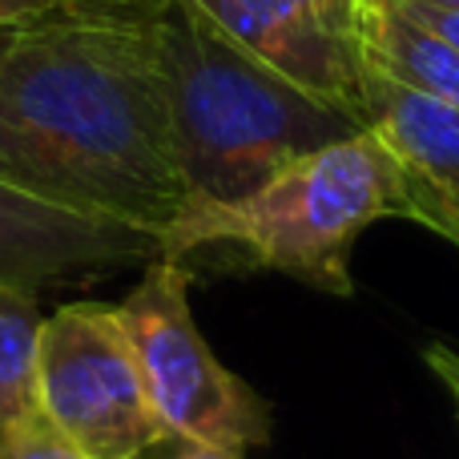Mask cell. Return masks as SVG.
<instances>
[{"label":"cell","mask_w":459,"mask_h":459,"mask_svg":"<svg viewBox=\"0 0 459 459\" xmlns=\"http://www.w3.org/2000/svg\"><path fill=\"white\" fill-rule=\"evenodd\" d=\"M0 182L166 234L190 206L145 0H56L0 48Z\"/></svg>","instance_id":"obj_1"},{"label":"cell","mask_w":459,"mask_h":459,"mask_svg":"<svg viewBox=\"0 0 459 459\" xmlns=\"http://www.w3.org/2000/svg\"><path fill=\"white\" fill-rule=\"evenodd\" d=\"M145 13L190 206L242 198L302 153L363 129L238 48L186 0H145Z\"/></svg>","instance_id":"obj_2"},{"label":"cell","mask_w":459,"mask_h":459,"mask_svg":"<svg viewBox=\"0 0 459 459\" xmlns=\"http://www.w3.org/2000/svg\"><path fill=\"white\" fill-rule=\"evenodd\" d=\"M383 218H407V169L359 129L302 153L242 198L186 206L161 234V258L238 246L262 270L351 294V250Z\"/></svg>","instance_id":"obj_3"},{"label":"cell","mask_w":459,"mask_h":459,"mask_svg":"<svg viewBox=\"0 0 459 459\" xmlns=\"http://www.w3.org/2000/svg\"><path fill=\"white\" fill-rule=\"evenodd\" d=\"M117 318L142 367V383L169 439L222 452L270 444V407L214 355L190 310V270L182 258H153L117 302Z\"/></svg>","instance_id":"obj_4"},{"label":"cell","mask_w":459,"mask_h":459,"mask_svg":"<svg viewBox=\"0 0 459 459\" xmlns=\"http://www.w3.org/2000/svg\"><path fill=\"white\" fill-rule=\"evenodd\" d=\"M32 399L89 459H142L169 444L113 307L69 302L40 323Z\"/></svg>","instance_id":"obj_5"},{"label":"cell","mask_w":459,"mask_h":459,"mask_svg":"<svg viewBox=\"0 0 459 459\" xmlns=\"http://www.w3.org/2000/svg\"><path fill=\"white\" fill-rule=\"evenodd\" d=\"M238 48L363 126L367 0H186Z\"/></svg>","instance_id":"obj_6"},{"label":"cell","mask_w":459,"mask_h":459,"mask_svg":"<svg viewBox=\"0 0 459 459\" xmlns=\"http://www.w3.org/2000/svg\"><path fill=\"white\" fill-rule=\"evenodd\" d=\"M153 258H161L153 230L81 214L0 182V294L37 299L45 286Z\"/></svg>","instance_id":"obj_7"},{"label":"cell","mask_w":459,"mask_h":459,"mask_svg":"<svg viewBox=\"0 0 459 459\" xmlns=\"http://www.w3.org/2000/svg\"><path fill=\"white\" fill-rule=\"evenodd\" d=\"M363 129L411 178L459 190V109L431 93L387 77L367 61L363 73Z\"/></svg>","instance_id":"obj_8"},{"label":"cell","mask_w":459,"mask_h":459,"mask_svg":"<svg viewBox=\"0 0 459 459\" xmlns=\"http://www.w3.org/2000/svg\"><path fill=\"white\" fill-rule=\"evenodd\" d=\"M367 61L459 109V45L387 0H367Z\"/></svg>","instance_id":"obj_9"},{"label":"cell","mask_w":459,"mask_h":459,"mask_svg":"<svg viewBox=\"0 0 459 459\" xmlns=\"http://www.w3.org/2000/svg\"><path fill=\"white\" fill-rule=\"evenodd\" d=\"M37 299L0 294V423L37 407L32 379H37V339H40Z\"/></svg>","instance_id":"obj_10"},{"label":"cell","mask_w":459,"mask_h":459,"mask_svg":"<svg viewBox=\"0 0 459 459\" xmlns=\"http://www.w3.org/2000/svg\"><path fill=\"white\" fill-rule=\"evenodd\" d=\"M0 459H89L53 420L29 407L24 415L0 423Z\"/></svg>","instance_id":"obj_11"},{"label":"cell","mask_w":459,"mask_h":459,"mask_svg":"<svg viewBox=\"0 0 459 459\" xmlns=\"http://www.w3.org/2000/svg\"><path fill=\"white\" fill-rule=\"evenodd\" d=\"M407 218L436 230V234L447 238L452 246H459V190L431 186V182H423V178L407 174Z\"/></svg>","instance_id":"obj_12"},{"label":"cell","mask_w":459,"mask_h":459,"mask_svg":"<svg viewBox=\"0 0 459 459\" xmlns=\"http://www.w3.org/2000/svg\"><path fill=\"white\" fill-rule=\"evenodd\" d=\"M403 13H411L420 24H428L431 32H439V37H447L452 45H459V13L452 8H423V4H399Z\"/></svg>","instance_id":"obj_13"},{"label":"cell","mask_w":459,"mask_h":459,"mask_svg":"<svg viewBox=\"0 0 459 459\" xmlns=\"http://www.w3.org/2000/svg\"><path fill=\"white\" fill-rule=\"evenodd\" d=\"M56 0H0V24H29L45 16Z\"/></svg>","instance_id":"obj_14"},{"label":"cell","mask_w":459,"mask_h":459,"mask_svg":"<svg viewBox=\"0 0 459 459\" xmlns=\"http://www.w3.org/2000/svg\"><path fill=\"white\" fill-rule=\"evenodd\" d=\"M423 355H428L431 371H436L439 379H455V383H459V355H455V351H447V347H439V342H431Z\"/></svg>","instance_id":"obj_15"},{"label":"cell","mask_w":459,"mask_h":459,"mask_svg":"<svg viewBox=\"0 0 459 459\" xmlns=\"http://www.w3.org/2000/svg\"><path fill=\"white\" fill-rule=\"evenodd\" d=\"M174 452L166 459H242V452H222V447H206V444H186V439H174Z\"/></svg>","instance_id":"obj_16"},{"label":"cell","mask_w":459,"mask_h":459,"mask_svg":"<svg viewBox=\"0 0 459 459\" xmlns=\"http://www.w3.org/2000/svg\"><path fill=\"white\" fill-rule=\"evenodd\" d=\"M387 4H423V8H452V13H459V0H387Z\"/></svg>","instance_id":"obj_17"},{"label":"cell","mask_w":459,"mask_h":459,"mask_svg":"<svg viewBox=\"0 0 459 459\" xmlns=\"http://www.w3.org/2000/svg\"><path fill=\"white\" fill-rule=\"evenodd\" d=\"M16 29H21V24H0V48H4L8 40H13V32H16Z\"/></svg>","instance_id":"obj_18"}]
</instances>
